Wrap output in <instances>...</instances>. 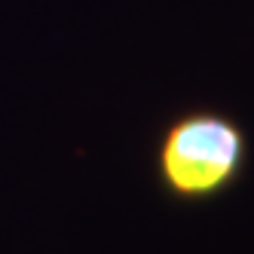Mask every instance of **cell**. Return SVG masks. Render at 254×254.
I'll use <instances>...</instances> for the list:
<instances>
[{
  "label": "cell",
  "instance_id": "6da1fadb",
  "mask_svg": "<svg viewBox=\"0 0 254 254\" xmlns=\"http://www.w3.org/2000/svg\"><path fill=\"white\" fill-rule=\"evenodd\" d=\"M251 159L245 126L214 107L178 114L156 141L159 187L178 202H211L242 181Z\"/></svg>",
  "mask_w": 254,
  "mask_h": 254
}]
</instances>
